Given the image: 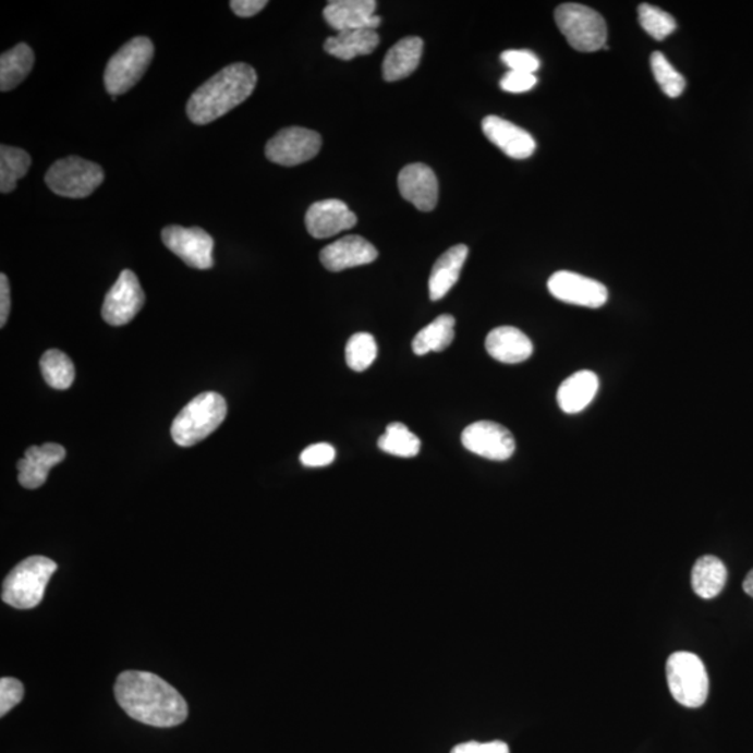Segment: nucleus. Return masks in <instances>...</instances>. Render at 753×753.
<instances>
[{
    "label": "nucleus",
    "mask_w": 753,
    "mask_h": 753,
    "mask_svg": "<svg viewBox=\"0 0 753 753\" xmlns=\"http://www.w3.org/2000/svg\"><path fill=\"white\" fill-rule=\"evenodd\" d=\"M114 697L129 717L143 725L169 728L187 719L184 697L153 672H122L114 684Z\"/></svg>",
    "instance_id": "obj_1"
},
{
    "label": "nucleus",
    "mask_w": 753,
    "mask_h": 753,
    "mask_svg": "<svg viewBox=\"0 0 753 753\" xmlns=\"http://www.w3.org/2000/svg\"><path fill=\"white\" fill-rule=\"evenodd\" d=\"M257 73L251 64H229L193 94L187 102V117L193 123L208 124L222 118L252 96Z\"/></svg>",
    "instance_id": "obj_2"
},
{
    "label": "nucleus",
    "mask_w": 753,
    "mask_h": 753,
    "mask_svg": "<svg viewBox=\"0 0 753 753\" xmlns=\"http://www.w3.org/2000/svg\"><path fill=\"white\" fill-rule=\"evenodd\" d=\"M226 399L217 392H204L189 402L174 418L171 434L181 447H193L217 430L226 421Z\"/></svg>",
    "instance_id": "obj_3"
},
{
    "label": "nucleus",
    "mask_w": 753,
    "mask_h": 753,
    "mask_svg": "<svg viewBox=\"0 0 753 753\" xmlns=\"http://www.w3.org/2000/svg\"><path fill=\"white\" fill-rule=\"evenodd\" d=\"M57 562L51 558L33 556L17 563L3 582L2 600L19 610H29L42 602L45 590Z\"/></svg>",
    "instance_id": "obj_4"
},
{
    "label": "nucleus",
    "mask_w": 753,
    "mask_h": 753,
    "mask_svg": "<svg viewBox=\"0 0 753 753\" xmlns=\"http://www.w3.org/2000/svg\"><path fill=\"white\" fill-rule=\"evenodd\" d=\"M667 684L672 697L685 707L705 705L709 695V676L701 657L691 652H676L666 665Z\"/></svg>",
    "instance_id": "obj_5"
},
{
    "label": "nucleus",
    "mask_w": 753,
    "mask_h": 753,
    "mask_svg": "<svg viewBox=\"0 0 753 753\" xmlns=\"http://www.w3.org/2000/svg\"><path fill=\"white\" fill-rule=\"evenodd\" d=\"M558 28L568 44L580 52L606 48L607 24L600 13L580 3H563L556 9Z\"/></svg>",
    "instance_id": "obj_6"
},
{
    "label": "nucleus",
    "mask_w": 753,
    "mask_h": 753,
    "mask_svg": "<svg viewBox=\"0 0 753 753\" xmlns=\"http://www.w3.org/2000/svg\"><path fill=\"white\" fill-rule=\"evenodd\" d=\"M154 58V44L147 37H136L113 54L105 69V88L111 97L122 96L136 86Z\"/></svg>",
    "instance_id": "obj_7"
},
{
    "label": "nucleus",
    "mask_w": 753,
    "mask_h": 753,
    "mask_svg": "<svg viewBox=\"0 0 753 753\" xmlns=\"http://www.w3.org/2000/svg\"><path fill=\"white\" fill-rule=\"evenodd\" d=\"M104 179V169L98 163L80 157L59 159L45 174L47 186L58 196L68 198L92 196Z\"/></svg>",
    "instance_id": "obj_8"
},
{
    "label": "nucleus",
    "mask_w": 753,
    "mask_h": 753,
    "mask_svg": "<svg viewBox=\"0 0 753 753\" xmlns=\"http://www.w3.org/2000/svg\"><path fill=\"white\" fill-rule=\"evenodd\" d=\"M321 136L311 129L288 127L274 136L266 146V156L269 161L282 167H296L320 153Z\"/></svg>",
    "instance_id": "obj_9"
},
{
    "label": "nucleus",
    "mask_w": 753,
    "mask_h": 753,
    "mask_svg": "<svg viewBox=\"0 0 753 753\" xmlns=\"http://www.w3.org/2000/svg\"><path fill=\"white\" fill-rule=\"evenodd\" d=\"M144 302H146V295L136 274L131 269H124L111 291L105 296L104 320L113 327L126 326L142 311Z\"/></svg>",
    "instance_id": "obj_10"
},
{
    "label": "nucleus",
    "mask_w": 753,
    "mask_h": 753,
    "mask_svg": "<svg viewBox=\"0 0 753 753\" xmlns=\"http://www.w3.org/2000/svg\"><path fill=\"white\" fill-rule=\"evenodd\" d=\"M162 242L189 267L209 269L214 266V239L202 228L167 227Z\"/></svg>",
    "instance_id": "obj_11"
},
{
    "label": "nucleus",
    "mask_w": 753,
    "mask_h": 753,
    "mask_svg": "<svg viewBox=\"0 0 753 753\" xmlns=\"http://www.w3.org/2000/svg\"><path fill=\"white\" fill-rule=\"evenodd\" d=\"M467 451L490 461H507L515 452V438L498 423L482 421L467 426L462 433Z\"/></svg>",
    "instance_id": "obj_12"
},
{
    "label": "nucleus",
    "mask_w": 753,
    "mask_h": 753,
    "mask_svg": "<svg viewBox=\"0 0 753 753\" xmlns=\"http://www.w3.org/2000/svg\"><path fill=\"white\" fill-rule=\"evenodd\" d=\"M548 291L563 303L575 306L598 308L605 306L608 291L596 279L571 271H558L548 279Z\"/></svg>",
    "instance_id": "obj_13"
},
{
    "label": "nucleus",
    "mask_w": 753,
    "mask_h": 753,
    "mask_svg": "<svg viewBox=\"0 0 753 753\" xmlns=\"http://www.w3.org/2000/svg\"><path fill=\"white\" fill-rule=\"evenodd\" d=\"M356 214L341 199L329 198L317 202L306 212L307 232L314 239H327L356 226Z\"/></svg>",
    "instance_id": "obj_14"
},
{
    "label": "nucleus",
    "mask_w": 753,
    "mask_h": 753,
    "mask_svg": "<svg viewBox=\"0 0 753 753\" xmlns=\"http://www.w3.org/2000/svg\"><path fill=\"white\" fill-rule=\"evenodd\" d=\"M398 189L418 211H433L437 206V177L425 163H411L403 168L398 177Z\"/></svg>",
    "instance_id": "obj_15"
},
{
    "label": "nucleus",
    "mask_w": 753,
    "mask_h": 753,
    "mask_svg": "<svg viewBox=\"0 0 753 753\" xmlns=\"http://www.w3.org/2000/svg\"><path fill=\"white\" fill-rule=\"evenodd\" d=\"M377 257V248L357 234H349V236L339 239V241L324 247L320 253L323 266L331 272L367 266V264L376 262Z\"/></svg>",
    "instance_id": "obj_16"
},
{
    "label": "nucleus",
    "mask_w": 753,
    "mask_h": 753,
    "mask_svg": "<svg viewBox=\"0 0 753 753\" xmlns=\"http://www.w3.org/2000/svg\"><path fill=\"white\" fill-rule=\"evenodd\" d=\"M374 0H333L324 9V19L338 33L347 29H376L381 17L376 14Z\"/></svg>",
    "instance_id": "obj_17"
},
{
    "label": "nucleus",
    "mask_w": 753,
    "mask_h": 753,
    "mask_svg": "<svg viewBox=\"0 0 753 753\" xmlns=\"http://www.w3.org/2000/svg\"><path fill=\"white\" fill-rule=\"evenodd\" d=\"M483 133L487 139L501 149L506 156L513 159H527L536 149L535 138L531 133L523 131L511 122L500 117H486L482 122Z\"/></svg>",
    "instance_id": "obj_18"
},
{
    "label": "nucleus",
    "mask_w": 753,
    "mask_h": 753,
    "mask_svg": "<svg viewBox=\"0 0 753 753\" xmlns=\"http://www.w3.org/2000/svg\"><path fill=\"white\" fill-rule=\"evenodd\" d=\"M64 458L66 450L59 444L47 442L41 447H29L26 456L17 462L20 485L28 490L44 486L51 469Z\"/></svg>",
    "instance_id": "obj_19"
},
{
    "label": "nucleus",
    "mask_w": 753,
    "mask_h": 753,
    "mask_svg": "<svg viewBox=\"0 0 753 753\" xmlns=\"http://www.w3.org/2000/svg\"><path fill=\"white\" fill-rule=\"evenodd\" d=\"M488 355L497 362L517 364L526 362L533 353L531 339L515 327L494 328L486 338Z\"/></svg>",
    "instance_id": "obj_20"
},
{
    "label": "nucleus",
    "mask_w": 753,
    "mask_h": 753,
    "mask_svg": "<svg viewBox=\"0 0 753 753\" xmlns=\"http://www.w3.org/2000/svg\"><path fill=\"white\" fill-rule=\"evenodd\" d=\"M467 254L469 248L465 244H457V246L448 248L434 264L430 279H428L432 301H441L456 287L459 277H461L462 268L465 266Z\"/></svg>",
    "instance_id": "obj_21"
},
{
    "label": "nucleus",
    "mask_w": 753,
    "mask_h": 753,
    "mask_svg": "<svg viewBox=\"0 0 753 753\" xmlns=\"http://www.w3.org/2000/svg\"><path fill=\"white\" fill-rule=\"evenodd\" d=\"M598 391V378L595 373L582 371L572 374L558 388L557 401L561 411L575 415L590 406Z\"/></svg>",
    "instance_id": "obj_22"
},
{
    "label": "nucleus",
    "mask_w": 753,
    "mask_h": 753,
    "mask_svg": "<svg viewBox=\"0 0 753 753\" xmlns=\"http://www.w3.org/2000/svg\"><path fill=\"white\" fill-rule=\"evenodd\" d=\"M423 39L406 37L398 41L382 62V77L388 83L411 76L421 64Z\"/></svg>",
    "instance_id": "obj_23"
},
{
    "label": "nucleus",
    "mask_w": 753,
    "mask_h": 753,
    "mask_svg": "<svg viewBox=\"0 0 753 753\" xmlns=\"http://www.w3.org/2000/svg\"><path fill=\"white\" fill-rule=\"evenodd\" d=\"M378 44H380V35L376 29H347V32L338 33L336 37H329L324 44V49L341 61H352L356 57L373 53Z\"/></svg>",
    "instance_id": "obj_24"
},
{
    "label": "nucleus",
    "mask_w": 753,
    "mask_h": 753,
    "mask_svg": "<svg viewBox=\"0 0 753 753\" xmlns=\"http://www.w3.org/2000/svg\"><path fill=\"white\" fill-rule=\"evenodd\" d=\"M727 582L725 562L715 556H703L692 568V590L697 596L711 600L720 595Z\"/></svg>",
    "instance_id": "obj_25"
},
{
    "label": "nucleus",
    "mask_w": 753,
    "mask_h": 753,
    "mask_svg": "<svg viewBox=\"0 0 753 753\" xmlns=\"http://www.w3.org/2000/svg\"><path fill=\"white\" fill-rule=\"evenodd\" d=\"M34 52L27 44H19L0 57V89L3 93L12 92L32 72L34 66Z\"/></svg>",
    "instance_id": "obj_26"
},
{
    "label": "nucleus",
    "mask_w": 753,
    "mask_h": 753,
    "mask_svg": "<svg viewBox=\"0 0 753 753\" xmlns=\"http://www.w3.org/2000/svg\"><path fill=\"white\" fill-rule=\"evenodd\" d=\"M453 338H456V318L450 314H442L416 333L412 349L417 356L427 355L430 352H442L451 345Z\"/></svg>",
    "instance_id": "obj_27"
},
{
    "label": "nucleus",
    "mask_w": 753,
    "mask_h": 753,
    "mask_svg": "<svg viewBox=\"0 0 753 753\" xmlns=\"http://www.w3.org/2000/svg\"><path fill=\"white\" fill-rule=\"evenodd\" d=\"M32 167V157L22 148L0 147V192L12 193Z\"/></svg>",
    "instance_id": "obj_28"
},
{
    "label": "nucleus",
    "mask_w": 753,
    "mask_h": 753,
    "mask_svg": "<svg viewBox=\"0 0 753 753\" xmlns=\"http://www.w3.org/2000/svg\"><path fill=\"white\" fill-rule=\"evenodd\" d=\"M39 366L49 387L54 390H68L72 387L76 372L73 362L63 352L58 349L45 352Z\"/></svg>",
    "instance_id": "obj_29"
},
{
    "label": "nucleus",
    "mask_w": 753,
    "mask_h": 753,
    "mask_svg": "<svg viewBox=\"0 0 753 753\" xmlns=\"http://www.w3.org/2000/svg\"><path fill=\"white\" fill-rule=\"evenodd\" d=\"M378 448L393 457L413 458L421 452L422 442L402 423H391L378 440Z\"/></svg>",
    "instance_id": "obj_30"
},
{
    "label": "nucleus",
    "mask_w": 753,
    "mask_h": 753,
    "mask_svg": "<svg viewBox=\"0 0 753 753\" xmlns=\"http://www.w3.org/2000/svg\"><path fill=\"white\" fill-rule=\"evenodd\" d=\"M653 76L667 97L678 98L684 93L687 82L678 70L672 68L668 59L661 52H653L651 57Z\"/></svg>",
    "instance_id": "obj_31"
},
{
    "label": "nucleus",
    "mask_w": 753,
    "mask_h": 753,
    "mask_svg": "<svg viewBox=\"0 0 753 753\" xmlns=\"http://www.w3.org/2000/svg\"><path fill=\"white\" fill-rule=\"evenodd\" d=\"M345 352L349 368L357 373L367 371L377 359L376 339L367 332L355 333L349 339Z\"/></svg>",
    "instance_id": "obj_32"
},
{
    "label": "nucleus",
    "mask_w": 753,
    "mask_h": 753,
    "mask_svg": "<svg viewBox=\"0 0 753 753\" xmlns=\"http://www.w3.org/2000/svg\"><path fill=\"white\" fill-rule=\"evenodd\" d=\"M637 19H640L641 27L657 41H663L677 28L676 20L671 14L647 3H642L637 8Z\"/></svg>",
    "instance_id": "obj_33"
},
{
    "label": "nucleus",
    "mask_w": 753,
    "mask_h": 753,
    "mask_svg": "<svg viewBox=\"0 0 753 753\" xmlns=\"http://www.w3.org/2000/svg\"><path fill=\"white\" fill-rule=\"evenodd\" d=\"M501 61L510 69V72L535 74L541 68V61L535 53L517 51V49L503 52Z\"/></svg>",
    "instance_id": "obj_34"
},
{
    "label": "nucleus",
    "mask_w": 753,
    "mask_h": 753,
    "mask_svg": "<svg viewBox=\"0 0 753 753\" xmlns=\"http://www.w3.org/2000/svg\"><path fill=\"white\" fill-rule=\"evenodd\" d=\"M24 687L16 678L4 677L0 680V716L8 715L22 702Z\"/></svg>",
    "instance_id": "obj_35"
},
{
    "label": "nucleus",
    "mask_w": 753,
    "mask_h": 753,
    "mask_svg": "<svg viewBox=\"0 0 753 753\" xmlns=\"http://www.w3.org/2000/svg\"><path fill=\"white\" fill-rule=\"evenodd\" d=\"M336 448L327 442L314 444L302 452L301 462L307 467H323L331 465L336 459Z\"/></svg>",
    "instance_id": "obj_36"
},
{
    "label": "nucleus",
    "mask_w": 753,
    "mask_h": 753,
    "mask_svg": "<svg viewBox=\"0 0 753 753\" xmlns=\"http://www.w3.org/2000/svg\"><path fill=\"white\" fill-rule=\"evenodd\" d=\"M537 78L535 74L508 72L501 78L500 86L503 92L512 94H521L531 92L536 86Z\"/></svg>",
    "instance_id": "obj_37"
},
{
    "label": "nucleus",
    "mask_w": 753,
    "mask_h": 753,
    "mask_svg": "<svg viewBox=\"0 0 753 753\" xmlns=\"http://www.w3.org/2000/svg\"><path fill=\"white\" fill-rule=\"evenodd\" d=\"M451 753H511L510 746L502 741H491V742H463L459 744Z\"/></svg>",
    "instance_id": "obj_38"
},
{
    "label": "nucleus",
    "mask_w": 753,
    "mask_h": 753,
    "mask_svg": "<svg viewBox=\"0 0 753 753\" xmlns=\"http://www.w3.org/2000/svg\"><path fill=\"white\" fill-rule=\"evenodd\" d=\"M268 4L267 0H232L231 9L239 17H253Z\"/></svg>",
    "instance_id": "obj_39"
},
{
    "label": "nucleus",
    "mask_w": 753,
    "mask_h": 753,
    "mask_svg": "<svg viewBox=\"0 0 753 753\" xmlns=\"http://www.w3.org/2000/svg\"><path fill=\"white\" fill-rule=\"evenodd\" d=\"M10 306H12V301H10V286L7 274L0 276V327L7 326Z\"/></svg>",
    "instance_id": "obj_40"
},
{
    "label": "nucleus",
    "mask_w": 753,
    "mask_h": 753,
    "mask_svg": "<svg viewBox=\"0 0 753 753\" xmlns=\"http://www.w3.org/2000/svg\"><path fill=\"white\" fill-rule=\"evenodd\" d=\"M744 591L748 596L753 597V570L748 573L745 581H744Z\"/></svg>",
    "instance_id": "obj_41"
}]
</instances>
